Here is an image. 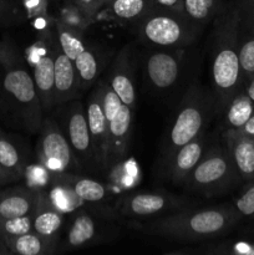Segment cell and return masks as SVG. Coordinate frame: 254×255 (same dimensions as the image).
<instances>
[{
	"instance_id": "6da1fadb",
	"label": "cell",
	"mask_w": 254,
	"mask_h": 255,
	"mask_svg": "<svg viewBox=\"0 0 254 255\" xmlns=\"http://www.w3.org/2000/svg\"><path fill=\"white\" fill-rule=\"evenodd\" d=\"M212 52V84L218 109L224 111L241 89L242 75L238 56V6L223 7L218 14Z\"/></svg>"
},
{
	"instance_id": "7a4b0ae2",
	"label": "cell",
	"mask_w": 254,
	"mask_h": 255,
	"mask_svg": "<svg viewBox=\"0 0 254 255\" xmlns=\"http://www.w3.org/2000/svg\"><path fill=\"white\" fill-rule=\"evenodd\" d=\"M241 219L233 206L183 209L153 222L149 231L174 241H201L223 236Z\"/></svg>"
},
{
	"instance_id": "3957f363",
	"label": "cell",
	"mask_w": 254,
	"mask_h": 255,
	"mask_svg": "<svg viewBox=\"0 0 254 255\" xmlns=\"http://www.w3.org/2000/svg\"><path fill=\"white\" fill-rule=\"evenodd\" d=\"M213 109L214 100H211L197 82L192 84L179 104L176 119L169 129L168 143L164 151L167 162L177 149L202 136Z\"/></svg>"
},
{
	"instance_id": "277c9868",
	"label": "cell",
	"mask_w": 254,
	"mask_h": 255,
	"mask_svg": "<svg viewBox=\"0 0 254 255\" xmlns=\"http://www.w3.org/2000/svg\"><path fill=\"white\" fill-rule=\"evenodd\" d=\"M241 178L227 144L213 146L191 172L183 186L194 193L207 197L221 196L231 191Z\"/></svg>"
},
{
	"instance_id": "5b68a950",
	"label": "cell",
	"mask_w": 254,
	"mask_h": 255,
	"mask_svg": "<svg viewBox=\"0 0 254 255\" xmlns=\"http://www.w3.org/2000/svg\"><path fill=\"white\" fill-rule=\"evenodd\" d=\"M141 35L154 46L181 47L193 41L196 29L186 14L154 7L142 17Z\"/></svg>"
},
{
	"instance_id": "8992f818",
	"label": "cell",
	"mask_w": 254,
	"mask_h": 255,
	"mask_svg": "<svg viewBox=\"0 0 254 255\" xmlns=\"http://www.w3.org/2000/svg\"><path fill=\"white\" fill-rule=\"evenodd\" d=\"M5 70H6L4 76L5 91L17 105L27 127L35 131L41 127L42 121H44L42 120L44 110L40 104L34 79L20 65V62L10 65L5 67Z\"/></svg>"
},
{
	"instance_id": "52a82bcc",
	"label": "cell",
	"mask_w": 254,
	"mask_h": 255,
	"mask_svg": "<svg viewBox=\"0 0 254 255\" xmlns=\"http://www.w3.org/2000/svg\"><path fill=\"white\" fill-rule=\"evenodd\" d=\"M36 153L37 161L52 173H65L72 164L77 166L69 139L51 119L42 121Z\"/></svg>"
},
{
	"instance_id": "ba28073f",
	"label": "cell",
	"mask_w": 254,
	"mask_h": 255,
	"mask_svg": "<svg viewBox=\"0 0 254 255\" xmlns=\"http://www.w3.org/2000/svg\"><path fill=\"white\" fill-rule=\"evenodd\" d=\"M66 132L77 166L97 169L86 111L82 107L81 102H74L69 109L66 119Z\"/></svg>"
},
{
	"instance_id": "9c48e42d",
	"label": "cell",
	"mask_w": 254,
	"mask_h": 255,
	"mask_svg": "<svg viewBox=\"0 0 254 255\" xmlns=\"http://www.w3.org/2000/svg\"><path fill=\"white\" fill-rule=\"evenodd\" d=\"M86 117L97 169L102 172H109V129H107L106 116H105L104 110H102L101 89H100V86L90 96L89 104H87Z\"/></svg>"
},
{
	"instance_id": "30bf717a",
	"label": "cell",
	"mask_w": 254,
	"mask_h": 255,
	"mask_svg": "<svg viewBox=\"0 0 254 255\" xmlns=\"http://www.w3.org/2000/svg\"><path fill=\"white\" fill-rule=\"evenodd\" d=\"M184 207L183 199L166 193H134L119 202V209L125 217L146 218L158 216Z\"/></svg>"
},
{
	"instance_id": "8fae6325",
	"label": "cell",
	"mask_w": 254,
	"mask_h": 255,
	"mask_svg": "<svg viewBox=\"0 0 254 255\" xmlns=\"http://www.w3.org/2000/svg\"><path fill=\"white\" fill-rule=\"evenodd\" d=\"M182 50L177 52L156 51L146 61V74L149 84L157 91L171 89L179 79L182 69Z\"/></svg>"
},
{
	"instance_id": "7c38bea8",
	"label": "cell",
	"mask_w": 254,
	"mask_h": 255,
	"mask_svg": "<svg viewBox=\"0 0 254 255\" xmlns=\"http://www.w3.org/2000/svg\"><path fill=\"white\" fill-rule=\"evenodd\" d=\"M207 151L203 136L188 142L177 149L167 162L169 178L177 186H183L191 172L196 168Z\"/></svg>"
},
{
	"instance_id": "4fadbf2b",
	"label": "cell",
	"mask_w": 254,
	"mask_h": 255,
	"mask_svg": "<svg viewBox=\"0 0 254 255\" xmlns=\"http://www.w3.org/2000/svg\"><path fill=\"white\" fill-rule=\"evenodd\" d=\"M224 139L241 181L254 179V137L239 129H228L224 133Z\"/></svg>"
},
{
	"instance_id": "5bb4252c",
	"label": "cell",
	"mask_w": 254,
	"mask_h": 255,
	"mask_svg": "<svg viewBox=\"0 0 254 255\" xmlns=\"http://www.w3.org/2000/svg\"><path fill=\"white\" fill-rule=\"evenodd\" d=\"M131 122L132 110L125 104L122 105L120 111L110 121H107L110 169L126 156L131 134Z\"/></svg>"
},
{
	"instance_id": "9a60e30c",
	"label": "cell",
	"mask_w": 254,
	"mask_h": 255,
	"mask_svg": "<svg viewBox=\"0 0 254 255\" xmlns=\"http://www.w3.org/2000/svg\"><path fill=\"white\" fill-rule=\"evenodd\" d=\"M32 216V231L47 241L56 243V237L64 222V214L60 213L50 202L46 191L37 192V199Z\"/></svg>"
},
{
	"instance_id": "2e32d148",
	"label": "cell",
	"mask_w": 254,
	"mask_h": 255,
	"mask_svg": "<svg viewBox=\"0 0 254 255\" xmlns=\"http://www.w3.org/2000/svg\"><path fill=\"white\" fill-rule=\"evenodd\" d=\"M55 106L66 104L75 96L80 85L79 74L72 60L62 51L55 52Z\"/></svg>"
},
{
	"instance_id": "e0dca14e",
	"label": "cell",
	"mask_w": 254,
	"mask_h": 255,
	"mask_svg": "<svg viewBox=\"0 0 254 255\" xmlns=\"http://www.w3.org/2000/svg\"><path fill=\"white\" fill-rule=\"evenodd\" d=\"M109 84L125 105H127L131 110L134 109L136 90H134L133 79H132L128 49L121 50V52L115 59L111 74H110Z\"/></svg>"
},
{
	"instance_id": "ac0fdd59",
	"label": "cell",
	"mask_w": 254,
	"mask_h": 255,
	"mask_svg": "<svg viewBox=\"0 0 254 255\" xmlns=\"http://www.w3.org/2000/svg\"><path fill=\"white\" fill-rule=\"evenodd\" d=\"M37 199V192L27 188H9L0 191V217L14 218L31 214Z\"/></svg>"
},
{
	"instance_id": "d6986e66",
	"label": "cell",
	"mask_w": 254,
	"mask_h": 255,
	"mask_svg": "<svg viewBox=\"0 0 254 255\" xmlns=\"http://www.w3.org/2000/svg\"><path fill=\"white\" fill-rule=\"evenodd\" d=\"M55 54L46 52L39 61L35 64L34 79L35 87L39 95L40 104L44 112L50 111L55 106Z\"/></svg>"
},
{
	"instance_id": "ffe728a7",
	"label": "cell",
	"mask_w": 254,
	"mask_h": 255,
	"mask_svg": "<svg viewBox=\"0 0 254 255\" xmlns=\"http://www.w3.org/2000/svg\"><path fill=\"white\" fill-rule=\"evenodd\" d=\"M46 193L52 206L64 216L80 211L86 204V202L82 201L74 191L67 178V174L65 173L54 174V178L49 188L46 189Z\"/></svg>"
},
{
	"instance_id": "44dd1931",
	"label": "cell",
	"mask_w": 254,
	"mask_h": 255,
	"mask_svg": "<svg viewBox=\"0 0 254 255\" xmlns=\"http://www.w3.org/2000/svg\"><path fill=\"white\" fill-rule=\"evenodd\" d=\"M224 125L228 129H241L254 114V102L243 87L238 90L224 109Z\"/></svg>"
},
{
	"instance_id": "7402d4cb",
	"label": "cell",
	"mask_w": 254,
	"mask_h": 255,
	"mask_svg": "<svg viewBox=\"0 0 254 255\" xmlns=\"http://www.w3.org/2000/svg\"><path fill=\"white\" fill-rule=\"evenodd\" d=\"M97 234H99V227L96 221L87 212L77 211L67 232L66 247L72 249L81 248L91 243Z\"/></svg>"
},
{
	"instance_id": "603a6c76",
	"label": "cell",
	"mask_w": 254,
	"mask_h": 255,
	"mask_svg": "<svg viewBox=\"0 0 254 255\" xmlns=\"http://www.w3.org/2000/svg\"><path fill=\"white\" fill-rule=\"evenodd\" d=\"M4 243L11 253L20 255L50 254L54 252L55 246V243L42 238L34 231L22 236L4 239Z\"/></svg>"
},
{
	"instance_id": "cb8c5ba5",
	"label": "cell",
	"mask_w": 254,
	"mask_h": 255,
	"mask_svg": "<svg viewBox=\"0 0 254 255\" xmlns=\"http://www.w3.org/2000/svg\"><path fill=\"white\" fill-rule=\"evenodd\" d=\"M0 167L10 182L22 178L25 169L24 157L21 156L14 142L1 131H0Z\"/></svg>"
},
{
	"instance_id": "d4e9b609",
	"label": "cell",
	"mask_w": 254,
	"mask_h": 255,
	"mask_svg": "<svg viewBox=\"0 0 254 255\" xmlns=\"http://www.w3.org/2000/svg\"><path fill=\"white\" fill-rule=\"evenodd\" d=\"M238 56L242 85L254 76V31L241 21L238 14ZM241 85V86H242Z\"/></svg>"
},
{
	"instance_id": "484cf974",
	"label": "cell",
	"mask_w": 254,
	"mask_h": 255,
	"mask_svg": "<svg viewBox=\"0 0 254 255\" xmlns=\"http://www.w3.org/2000/svg\"><path fill=\"white\" fill-rule=\"evenodd\" d=\"M156 7L153 0H110V10L117 19L137 20Z\"/></svg>"
},
{
	"instance_id": "4316f807",
	"label": "cell",
	"mask_w": 254,
	"mask_h": 255,
	"mask_svg": "<svg viewBox=\"0 0 254 255\" xmlns=\"http://www.w3.org/2000/svg\"><path fill=\"white\" fill-rule=\"evenodd\" d=\"M67 178L77 196L86 203H100L109 198V191L106 187L95 179L70 174H67Z\"/></svg>"
},
{
	"instance_id": "83f0119b",
	"label": "cell",
	"mask_w": 254,
	"mask_h": 255,
	"mask_svg": "<svg viewBox=\"0 0 254 255\" xmlns=\"http://www.w3.org/2000/svg\"><path fill=\"white\" fill-rule=\"evenodd\" d=\"M221 10V0H184V12L193 22L207 21Z\"/></svg>"
},
{
	"instance_id": "f1b7e54d",
	"label": "cell",
	"mask_w": 254,
	"mask_h": 255,
	"mask_svg": "<svg viewBox=\"0 0 254 255\" xmlns=\"http://www.w3.org/2000/svg\"><path fill=\"white\" fill-rule=\"evenodd\" d=\"M54 174L51 171L46 168L42 163L37 161V163L25 166L22 178L25 179V184L27 188L32 191H46L51 184Z\"/></svg>"
},
{
	"instance_id": "f546056e",
	"label": "cell",
	"mask_w": 254,
	"mask_h": 255,
	"mask_svg": "<svg viewBox=\"0 0 254 255\" xmlns=\"http://www.w3.org/2000/svg\"><path fill=\"white\" fill-rule=\"evenodd\" d=\"M57 37H59V45L61 51L72 61H75V59L86 50L81 37L77 36L76 32L72 31L70 27L65 26V25H57Z\"/></svg>"
},
{
	"instance_id": "4dcf8cb0",
	"label": "cell",
	"mask_w": 254,
	"mask_h": 255,
	"mask_svg": "<svg viewBox=\"0 0 254 255\" xmlns=\"http://www.w3.org/2000/svg\"><path fill=\"white\" fill-rule=\"evenodd\" d=\"M32 231V216L14 217V218H4L0 217V238L4 241L6 238L22 236Z\"/></svg>"
},
{
	"instance_id": "1f68e13d",
	"label": "cell",
	"mask_w": 254,
	"mask_h": 255,
	"mask_svg": "<svg viewBox=\"0 0 254 255\" xmlns=\"http://www.w3.org/2000/svg\"><path fill=\"white\" fill-rule=\"evenodd\" d=\"M74 64L77 70V74H79L80 85L87 86L96 79L97 74H99V62H97L96 56L90 50L86 49L85 51H82L75 59Z\"/></svg>"
},
{
	"instance_id": "d6a6232c",
	"label": "cell",
	"mask_w": 254,
	"mask_h": 255,
	"mask_svg": "<svg viewBox=\"0 0 254 255\" xmlns=\"http://www.w3.org/2000/svg\"><path fill=\"white\" fill-rule=\"evenodd\" d=\"M246 183L233 207L241 218H254V179Z\"/></svg>"
},
{
	"instance_id": "836d02e7",
	"label": "cell",
	"mask_w": 254,
	"mask_h": 255,
	"mask_svg": "<svg viewBox=\"0 0 254 255\" xmlns=\"http://www.w3.org/2000/svg\"><path fill=\"white\" fill-rule=\"evenodd\" d=\"M100 89H101L102 110H104L106 120L110 121V120L120 111V109H121V106L124 105V102L121 101L119 95L114 91V89L110 86V84H104V82H101V84H100Z\"/></svg>"
},
{
	"instance_id": "e575fe53",
	"label": "cell",
	"mask_w": 254,
	"mask_h": 255,
	"mask_svg": "<svg viewBox=\"0 0 254 255\" xmlns=\"http://www.w3.org/2000/svg\"><path fill=\"white\" fill-rule=\"evenodd\" d=\"M239 19L254 31V0H237Z\"/></svg>"
},
{
	"instance_id": "d590c367",
	"label": "cell",
	"mask_w": 254,
	"mask_h": 255,
	"mask_svg": "<svg viewBox=\"0 0 254 255\" xmlns=\"http://www.w3.org/2000/svg\"><path fill=\"white\" fill-rule=\"evenodd\" d=\"M47 51L46 44L44 41H37L36 44H34L32 46L29 47V50L26 51V60L29 62V65L31 67L35 66L37 61L44 56Z\"/></svg>"
},
{
	"instance_id": "8d00e7d4",
	"label": "cell",
	"mask_w": 254,
	"mask_h": 255,
	"mask_svg": "<svg viewBox=\"0 0 254 255\" xmlns=\"http://www.w3.org/2000/svg\"><path fill=\"white\" fill-rule=\"evenodd\" d=\"M107 1L110 0H76V4L85 15L91 16L100 9V6L106 4Z\"/></svg>"
},
{
	"instance_id": "74e56055",
	"label": "cell",
	"mask_w": 254,
	"mask_h": 255,
	"mask_svg": "<svg viewBox=\"0 0 254 255\" xmlns=\"http://www.w3.org/2000/svg\"><path fill=\"white\" fill-rule=\"evenodd\" d=\"M19 61V57L15 54L14 50L10 46H7L6 44H2L0 42V64L4 67L10 66V65H14Z\"/></svg>"
},
{
	"instance_id": "f35d334b",
	"label": "cell",
	"mask_w": 254,
	"mask_h": 255,
	"mask_svg": "<svg viewBox=\"0 0 254 255\" xmlns=\"http://www.w3.org/2000/svg\"><path fill=\"white\" fill-rule=\"evenodd\" d=\"M154 5L161 9L171 10V11L186 14L184 12V0H153Z\"/></svg>"
},
{
	"instance_id": "ab89813d",
	"label": "cell",
	"mask_w": 254,
	"mask_h": 255,
	"mask_svg": "<svg viewBox=\"0 0 254 255\" xmlns=\"http://www.w3.org/2000/svg\"><path fill=\"white\" fill-rule=\"evenodd\" d=\"M241 87H243L244 91L247 92V95H248V96L251 97L252 101L254 102V76H252L251 79L247 80Z\"/></svg>"
},
{
	"instance_id": "60d3db41",
	"label": "cell",
	"mask_w": 254,
	"mask_h": 255,
	"mask_svg": "<svg viewBox=\"0 0 254 255\" xmlns=\"http://www.w3.org/2000/svg\"><path fill=\"white\" fill-rule=\"evenodd\" d=\"M239 131L243 132V133H246V134H248V136L254 137V114H253V116L248 120V122H247V124L244 125L241 129H239Z\"/></svg>"
},
{
	"instance_id": "b9f144b4",
	"label": "cell",
	"mask_w": 254,
	"mask_h": 255,
	"mask_svg": "<svg viewBox=\"0 0 254 255\" xmlns=\"http://www.w3.org/2000/svg\"><path fill=\"white\" fill-rule=\"evenodd\" d=\"M10 179L7 178V176L5 174V172L2 171V168L0 167V184H5V183H9Z\"/></svg>"
},
{
	"instance_id": "7bdbcfd3",
	"label": "cell",
	"mask_w": 254,
	"mask_h": 255,
	"mask_svg": "<svg viewBox=\"0 0 254 255\" xmlns=\"http://www.w3.org/2000/svg\"><path fill=\"white\" fill-rule=\"evenodd\" d=\"M6 253H11V252L9 251V248H7L6 244L4 243V241L0 238V254H6Z\"/></svg>"
},
{
	"instance_id": "ee69618b",
	"label": "cell",
	"mask_w": 254,
	"mask_h": 255,
	"mask_svg": "<svg viewBox=\"0 0 254 255\" xmlns=\"http://www.w3.org/2000/svg\"><path fill=\"white\" fill-rule=\"evenodd\" d=\"M0 10H1V4H0Z\"/></svg>"
}]
</instances>
